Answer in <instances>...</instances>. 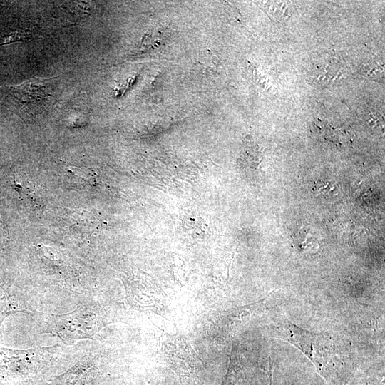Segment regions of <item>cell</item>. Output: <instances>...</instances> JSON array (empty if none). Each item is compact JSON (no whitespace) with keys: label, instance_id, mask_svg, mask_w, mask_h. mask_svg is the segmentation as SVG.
Returning a JSON list of instances; mask_svg holds the SVG:
<instances>
[{"label":"cell","instance_id":"obj_4","mask_svg":"<svg viewBox=\"0 0 385 385\" xmlns=\"http://www.w3.org/2000/svg\"><path fill=\"white\" fill-rule=\"evenodd\" d=\"M58 346L16 349L0 346V380L24 374Z\"/></svg>","mask_w":385,"mask_h":385},{"label":"cell","instance_id":"obj_6","mask_svg":"<svg viewBox=\"0 0 385 385\" xmlns=\"http://www.w3.org/2000/svg\"><path fill=\"white\" fill-rule=\"evenodd\" d=\"M22 311L21 305L10 287L0 279V340L3 336L1 325L4 319L11 314Z\"/></svg>","mask_w":385,"mask_h":385},{"label":"cell","instance_id":"obj_8","mask_svg":"<svg viewBox=\"0 0 385 385\" xmlns=\"http://www.w3.org/2000/svg\"><path fill=\"white\" fill-rule=\"evenodd\" d=\"M8 242V234L3 222L0 220V252L6 249Z\"/></svg>","mask_w":385,"mask_h":385},{"label":"cell","instance_id":"obj_7","mask_svg":"<svg viewBox=\"0 0 385 385\" xmlns=\"http://www.w3.org/2000/svg\"><path fill=\"white\" fill-rule=\"evenodd\" d=\"M313 192L317 196L335 195L337 193V186L331 179L320 178L314 183Z\"/></svg>","mask_w":385,"mask_h":385},{"label":"cell","instance_id":"obj_1","mask_svg":"<svg viewBox=\"0 0 385 385\" xmlns=\"http://www.w3.org/2000/svg\"><path fill=\"white\" fill-rule=\"evenodd\" d=\"M272 324L278 334L300 349L330 385H344L359 364L358 346L340 335L307 331L284 315H274Z\"/></svg>","mask_w":385,"mask_h":385},{"label":"cell","instance_id":"obj_5","mask_svg":"<svg viewBox=\"0 0 385 385\" xmlns=\"http://www.w3.org/2000/svg\"><path fill=\"white\" fill-rule=\"evenodd\" d=\"M93 366L90 359H83L65 373L49 381V385H88Z\"/></svg>","mask_w":385,"mask_h":385},{"label":"cell","instance_id":"obj_3","mask_svg":"<svg viewBox=\"0 0 385 385\" xmlns=\"http://www.w3.org/2000/svg\"><path fill=\"white\" fill-rule=\"evenodd\" d=\"M43 333L53 334L64 342L91 339L97 332L96 317L90 307H78L63 314L51 315Z\"/></svg>","mask_w":385,"mask_h":385},{"label":"cell","instance_id":"obj_2","mask_svg":"<svg viewBox=\"0 0 385 385\" xmlns=\"http://www.w3.org/2000/svg\"><path fill=\"white\" fill-rule=\"evenodd\" d=\"M56 86L54 78L34 77L14 88L13 96L21 118L31 122L46 111L56 98Z\"/></svg>","mask_w":385,"mask_h":385}]
</instances>
